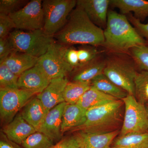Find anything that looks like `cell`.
I'll return each instance as SVG.
<instances>
[{"mask_svg": "<svg viewBox=\"0 0 148 148\" xmlns=\"http://www.w3.org/2000/svg\"><path fill=\"white\" fill-rule=\"evenodd\" d=\"M64 45H89L98 47L104 44V31L93 24L84 10L76 5L65 26L53 36Z\"/></svg>", "mask_w": 148, "mask_h": 148, "instance_id": "obj_1", "label": "cell"}, {"mask_svg": "<svg viewBox=\"0 0 148 148\" xmlns=\"http://www.w3.org/2000/svg\"><path fill=\"white\" fill-rule=\"evenodd\" d=\"M104 31L103 47L107 53L129 54L132 48L148 45L147 42L141 36L127 16L114 11L109 10L107 26Z\"/></svg>", "mask_w": 148, "mask_h": 148, "instance_id": "obj_2", "label": "cell"}, {"mask_svg": "<svg viewBox=\"0 0 148 148\" xmlns=\"http://www.w3.org/2000/svg\"><path fill=\"white\" fill-rule=\"evenodd\" d=\"M124 110V103L119 100L88 109L86 111L85 122L72 131L104 134L120 130L123 122Z\"/></svg>", "mask_w": 148, "mask_h": 148, "instance_id": "obj_3", "label": "cell"}, {"mask_svg": "<svg viewBox=\"0 0 148 148\" xmlns=\"http://www.w3.org/2000/svg\"><path fill=\"white\" fill-rule=\"evenodd\" d=\"M138 71L135 61L129 54L107 53L103 74L128 94L134 96V80Z\"/></svg>", "mask_w": 148, "mask_h": 148, "instance_id": "obj_4", "label": "cell"}, {"mask_svg": "<svg viewBox=\"0 0 148 148\" xmlns=\"http://www.w3.org/2000/svg\"><path fill=\"white\" fill-rule=\"evenodd\" d=\"M8 38L15 52L26 53L40 58L48 51L54 41L43 29L24 32L16 30L11 32Z\"/></svg>", "mask_w": 148, "mask_h": 148, "instance_id": "obj_5", "label": "cell"}, {"mask_svg": "<svg viewBox=\"0 0 148 148\" xmlns=\"http://www.w3.org/2000/svg\"><path fill=\"white\" fill-rule=\"evenodd\" d=\"M76 0H45L42 1L44 12L43 30L53 37L67 23L70 14L76 6Z\"/></svg>", "mask_w": 148, "mask_h": 148, "instance_id": "obj_6", "label": "cell"}, {"mask_svg": "<svg viewBox=\"0 0 148 148\" xmlns=\"http://www.w3.org/2000/svg\"><path fill=\"white\" fill-rule=\"evenodd\" d=\"M124 104L123 122L119 135L133 132L148 131V117L145 105L137 101L134 95L123 99Z\"/></svg>", "mask_w": 148, "mask_h": 148, "instance_id": "obj_7", "label": "cell"}, {"mask_svg": "<svg viewBox=\"0 0 148 148\" xmlns=\"http://www.w3.org/2000/svg\"><path fill=\"white\" fill-rule=\"evenodd\" d=\"M37 95L34 92L19 88L0 89V117L1 124L5 126L10 123L18 111Z\"/></svg>", "mask_w": 148, "mask_h": 148, "instance_id": "obj_8", "label": "cell"}, {"mask_svg": "<svg viewBox=\"0 0 148 148\" xmlns=\"http://www.w3.org/2000/svg\"><path fill=\"white\" fill-rule=\"evenodd\" d=\"M42 1L33 0L9 14L17 30L27 31L43 29L44 12Z\"/></svg>", "mask_w": 148, "mask_h": 148, "instance_id": "obj_9", "label": "cell"}, {"mask_svg": "<svg viewBox=\"0 0 148 148\" xmlns=\"http://www.w3.org/2000/svg\"><path fill=\"white\" fill-rule=\"evenodd\" d=\"M38 65L50 80L67 77L73 71L61 55L59 43L55 40L47 52L40 57Z\"/></svg>", "mask_w": 148, "mask_h": 148, "instance_id": "obj_10", "label": "cell"}, {"mask_svg": "<svg viewBox=\"0 0 148 148\" xmlns=\"http://www.w3.org/2000/svg\"><path fill=\"white\" fill-rule=\"evenodd\" d=\"M66 104V102H63L49 111L38 130L46 135L54 143H58L63 138L61 124Z\"/></svg>", "mask_w": 148, "mask_h": 148, "instance_id": "obj_11", "label": "cell"}, {"mask_svg": "<svg viewBox=\"0 0 148 148\" xmlns=\"http://www.w3.org/2000/svg\"><path fill=\"white\" fill-rule=\"evenodd\" d=\"M110 1L78 0L77 5L84 10L93 24L104 30L107 26Z\"/></svg>", "mask_w": 148, "mask_h": 148, "instance_id": "obj_12", "label": "cell"}, {"mask_svg": "<svg viewBox=\"0 0 148 148\" xmlns=\"http://www.w3.org/2000/svg\"><path fill=\"white\" fill-rule=\"evenodd\" d=\"M69 82L67 77L51 79L47 87L36 95L47 112L58 104L65 102L63 94Z\"/></svg>", "mask_w": 148, "mask_h": 148, "instance_id": "obj_13", "label": "cell"}, {"mask_svg": "<svg viewBox=\"0 0 148 148\" xmlns=\"http://www.w3.org/2000/svg\"><path fill=\"white\" fill-rule=\"evenodd\" d=\"M51 80L37 64L19 76L18 87L34 92L38 95L47 87Z\"/></svg>", "mask_w": 148, "mask_h": 148, "instance_id": "obj_14", "label": "cell"}, {"mask_svg": "<svg viewBox=\"0 0 148 148\" xmlns=\"http://www.w3.org/2000/svg\"><path fill=\"white\" fill-rule=\"evenodd\" d=\"M106 66V56L103 52L92 61L80 65L72 72V82H90L97 76L103 73Z\"/></svg>", "mask_w": 148, "mask_h": 148, "instance_id": "obj_15", "label": "cell"}, {"mask_svg": "<svg viewBox=\"0 0 148 148\" xmlns=\"http://www.w3.org/2000/svg\"><path fill=\"white\" fill-rule=\"evenodd\" d=\"M1 131L10 140L21 145L37 130L23 118L21 114H17L10 123L4 126Z\"/></svg>", "mask_w": 148, "mask_h": 148, "instance_id": "obj_16", "label": "cell"}, {"mask_svg": "<svg viewBox=\"0 0 148 148\" xmlns=\"http://www.w3.org/2000/svg\"><path fill=\"white\" fill-rule=\"evenodd\" d=\"M110 6L117 8L125 15L133 12V16L142 22L148 17V1L111 0Z\"/></svg>", "mask_w": 148, "mask_h": 148, "instance_id": "obj_17", "label": "cell"}, {"mask_svg": "<svg viewBox=\"0 0 148 148\" xmlns=\"http://www.w3.org/2000/svg\"><path fill=\"white\" fill-rule=\"evenodd\" d=\"M47 113L41 101L36 96L24 106L20 114L26 121L38 131Z\"/></svg>", "mask_w": 148, "mask_h": 148, "instance_id": "obj_18", "label": "cell"}, {"mask_svg": "<svg viewBox=\"0 0 148 148\" xmlns=\"http://www.w3.org/2000/svg\"><path fill=\"white\" fill-rule=\"evenodd\" d=\"M86 110L77 104L67 103L62 117V134L82 125L86 121Z\"/></svg>", "mask_w": 148, "mask_h": 148, "instance_id": "obj_19", "label": "cell"}, {"mask_svg": "<svg viewBox=\"0 0 148 148\" xmlns=\"http://www.w3.org/2000/svg\"><path fill=\"white\" fill-rule=\"evenodd\" d=\"M39 59L26 53L14 51L3 62L14 73L19 77L24 72L37 65Z\"/></svg>", "mask_w": 148, "mask_h": 148, "instance_id": "obj_20", "label": "cell"}, {"mask_svg": "<svg viewBox=\"0 0 148 148\" xmlns=\"http://www.w3.org/2000/svg\"><path fill=\"white\" fill-rule=\"evenodd\" d=\"M120 130L104 134L79 132L82 140L81 148H109Z\"/></svg>", "mask_w": 148, "mask_h": 148, "instance_id": "obj_21", "label": "cell"}, {"mask_svg": "<svg viewBox=\"0 0 148 148\" xmlns=\"http://www.w3.org/2000/svg\"><path fill=\"white\" fill-rule=\"evenodd\" d=\"M117 100H119L91 86L80 98L77 104L87 111Z\"/></svg>", "mask_w": 148, "mask_h": 148, "instance_id": "obj_22", "label": "cell"}, {"mask_svg": "<svg viewBox=\"0 0 148 148\" xmlns=\"http://www.w3.org/2000/svg\"><path fill=\"white\" fill-rule=\"evenodd\" d=\"M112 145L117 148H148V131L119 135Z\"/></svg>", "mask_w": 148, "mask_h": 148, "instance_id": "obj_23", "label": "cell"}, {"mask_svg": "<svg viewBox=\"0 0 148 148\" xmlns=\"http://www.w3.org/2000/svg\"><path fill=\"white\" fill-rule=\"evenodd\" d=\"M90 83L92 87L118 100H122L128 95L126 91L117 86L103 73L95 77Z\"/></svg>", "mask_w": 148, "mask_h": 148, "instance_id": "obj_24", "label": "cell"}, {"mask_svg": "<svg viewBox=\"0 0 148 148\" xmlns=\"http://www.w3.org/2000/svg\"><path fill=\"white\" fill-rule=\"evenodd\" d=\"M91 86L90 82H69L64 90V101L67 104H77L80 98Z\"/></svg>", "mask_w": 148, "mask_h": 148, "instance_id": "obj_25", "label": "cell"}, {"mask_svg": "<svg viewBox=\"0 0 148 148\" xmlns=\"http://www.w3.org/2000/svg\"><path fill=\"white\" fill-rule=\"evenodd\" d=\"M135 97L143 105L148 102V72L138 71L135 75Z\"/></svg>", "mask_w": 148, "mask_h": 148, "instance_id": "obj_26", "label": "cell"}, {"mask_svg": "<svg viewBox=\"0 0 148 148\" xmlns=\"http://www.w3.org/2000/svg\"><path fill=\"white\" fill-rule=\"evenodd\" d=\"M54 143L45 134L37 131L26 139L21 146L23 148H51Z\"/></svg>", "mask_w": 148, "mask_h": 148, "instance_id": "obj_27", "label": "cell"}, {"mask_svg": "<svg viewBox=\"0 0 148 148\" xmlns=\"http://www.w3.org/2000/svg\"><path fill=\"white\" fill-rule=\"evenodd\" d=\"M18 77L4 62L0 64V89L18 88Z\"/></svg>", "mask_w": 148, "mask_h": 148, "instance_id": "obj_28", "label": "cell"}, {"mask_svg": "<svg viewBox=\"0 0 148 148\" xmlns=\"http://www.w3.org/2000/svg\"><path fill=\"white\" fill-rule=\"evenodd\" d=\"M129 55L135 61L138 71L148 72V45H140L132 48Z\"/></svg>", "mask_w": 148, "mask_h": 148, "instance_id": "obj_29", "label": "cell"}, {"mask_svg": "<svg viewBox=\"0 0 148 148\" xmlns=\"http://www.w3.org/2000/svg\"><path fill=\"white\" fill-rule=\"evenodd\" d=\"M59 47L64 60L73 71L77 68L79 66L77 50L72 46L64 45L60 43Z\"/></svg>", "mask_w": 148, "mask_h": 148, "instance_id": "obj_30", "label": "cell"}, {"mask_svg": "<svg viewBox=\"0 0 148 148\" xmlns=\"http://www.w3.org/2000/svg\"><path fill=\"white\" fill-rule=\"evenodd\" d=\"M97 47L92 45H83L78 49L79 66L90 62L99 54L105 51H99Z\"/></svg>", "mask_w": 148, "mask_h": 148, "instance_id": "obj_31", "label": "cell"}, {"mask_svg": "<svg viewBox=\"0 0 148 148\" xmlns=\"http://www.w3.org/2000/svg\"><path fill=\"white\" fill-rule=\"evenodd\" d=\"M82 140L79 132L62 138L51 148H81Z\"/></svg>", "mask_w": 148, "mask_h": 148, "instance_id": "obj_32", "label": "cell"}, {"mask_svg": "<svg viewBox=\"0 0 148 148\" xmlns=\"http://www.w3.org/2000/svg\"><path fill=\"white\" fill-rule=\"evenodd\" d=\"M25 1L21 0H1L0 14L9 15L16 11Z\"/></svg>", "mask_w": 148, "mask_h": 148, "instance_id": "obj_33", "label": "cell"}, {"mask_svg": "<svg viewBox=\"0 0 148 148\" xmlns=\"http://www.w3.org/2000/svg\"><path fill=\"white\" fill-rule=\"evenodd\" d=\"M13 29H16V27L9 15L0 14V38L8 37Z\"/></svg>", "mask_w": 148, "mask_h": 148, "instance_id": "obj_34", "label": "cell"}, {"mask_svg": "<svg viewBox=\"0 0 148 148\" xmlns=\"http://www.w3.org/2000/svg\"><path fill=\"white\" fill-rule=\"evenodd\" d=\"M126 15L130 23L139 34L147 40L148 44V23L144 24L135 18L132 13L128 14Z\"/></svg>", "mask_w": 148, "mask_h": 148, "instance_id": "obj_35", "label": "cell"}, {"mask_svg": "<svg viewBox=\"0 0 148 148\" xmlns=\"http://www.w3.org/2000/svg\"><path fill=\"white\" fill-rule=\"evenodd\" d=\"M14 52V51L8 37L0 38V64L3 63Z\"/></svg>", "mask_w": 148, "mask_h": 148, "instance_id": "obj_36", "label": "cell"}, {"mask_svg": "<svg viewBox=\"0 0 148 148\" xmlns=\"http://www.w3.org/2000/svg\"><path fill=\"white\" fill-rule=\"evenodd\" d=\"M0 148H23L20 145L10 140L1 131L0 134Z\"/></svg>", "mask_w": 148, "mask_h": 148, "instance_id": "obj_37", "label": "cell"}, {"mask_svg": "<svg viewBox=\"0 0 148 148\" xmlns=\"http://www.w3.org/2000/svg\"><path fill=\"white\" fill-rule=\"evenodd\" d=\"M145 107L146 111H147V115L148 117V102L147 103H146L145 105Z\"/></svg>", "mask_w": 148, "mask_h": 148, "instance_id": "obj_38", "label": "cell"}, {"mask_svg": "<svg viewBox=\"0 0 148 148\" xmlns=\"http://www.w3.org/2000/svg\"><path fill=\"white\" fill-rule=\"evenodd\" d=\"M109 148H117L114 147H110Z\"/></svg>", "mask_w": 148, "mask_h": 148, "instance_id": "obj_39", "label": "cell"}]
</instances>
